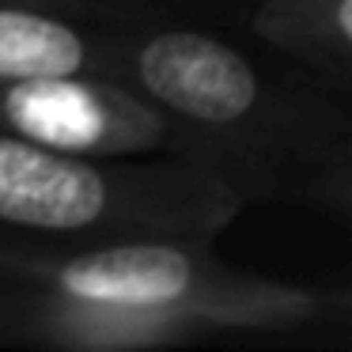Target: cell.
<instances>
[{
    "mask_svg": "<svg viewBox=\"0 0 352 352\" xmlns=\"http://www.w3.org/2000/svg\"><path fill=\"white\" fill-rule=\"evenodd\" d=\"M99 31L107 76L160 102L243 208L352 216V91L261 50L216 0H122Z\"/></svg>",
    "mask_w": 352,
    "mask_h": 352,
    "instance_id": "1",
    "label": "cell"
},
{
    "mask_svg": "<svg viewBox=\"0 0 352 352\" xmlns=\"http://www.w3.org/2000/svg\"><path fill=\"white\" fill-rule=\"evenodd\" d=\"M0 284L178 314L216 341L273 344L349 333V288L288 284L235 269L212 239H42L0 231Z\"/></svg>",
    "mask_w": 352,
    "mask_h": 352,
    "instance_id": "2",
    "label": "cell"
},
{
    "mask_svg": "<svg viewBox=\"0 0 352 352\" xmlns=\"http://www.w3.org/2000/svg\"><path fill=\"white\" fill-rule=\"evenodd\" d=\"M243 201L170 155L84 160L0 125V231L42 239H216Z\"/></svg>",
    "mask_w": 352,
    "mask_h": 352,
    "instance_id": "3",
    "label": "cell"
},
{
    "mask_svg": "<svg viewBox=\"0 0 352 352\" xmlns=\"http://www.w3.org/2000/svg\"><path fill=\"white\" fill-rule=\"evenodd\" d=\"M0 125L84 160L170 155L190 163L186 129L148 95L102 72L0 80Z\"/></svg>",
    "mask_w": 352,
    "mask_h": 352,
    "instance_id": "4",
    "label": "cell"
},
{
    "mask_svg": "<svg viewBox=\"0 0 352 352\" xmlns=\"http://www.w3.org/2000/svg\"><path fill=\"white\" fill-rule=\"evenodd\" d=\"M4 288L0 344L23 349H69V352H129V349H186L212 344L205 326L178 314L133 311L114 303L57 296L46 288Z\"/></svg>",
    "mask_w": 352,
    "mask_h": 352,
    "instance_id": "5",
    "label": "cell"
},
{
    "mask_svg": "<svg viewBox=\"0 0 352 352\" xmlns=\"http://www.w3.org/2000/svg\"><path fill=\"white\" fill-rule=\"evenodd\" d=\"M220 12L261 50L352 91V0H235Z\"/></svg>",
    "mask_w": 352,
    "mask_h": 352,
    "instance_id": "6",
    "label": "cell"
},
{
    "mask_svg": "<svg viewBox=\"0 0 352 352\" xmlns=\"http://www.w3.org/2000/svg\"><path fill=\"white\" fill-rule=\"evenodd\" d=\"M80 72L107 76L99 19L0 4V80L80 76Z\"/></svg>",
    "mask_w": 352,
    "mask_h": 352,
    "instance_id": "7",
    "label": "cell"
},
{
    "mask_svg": "<svg viewBox=\"0 0 352 352\" xmlns=\"http://www.w3.org/2000/svg\"><path fill=\"white\" fill-rule=\"evenodd\" d=\"M0 4H16V8H42V12H72V16L99 19L102 12L118 8L122 0H0Z\"/></svg>",
    "mask_w": 352,
    "mask_h": 352,
    "instance_id": "8",
    "label": "cell"
},
{
    "mask_svg": "<svg viewBox=\"0 0 352 352\" xmlns=\"http://www.w3.org/2000/svg\"><path fill=\"white\" fill-rule=\"evenodd\" d=\"M0 314H4V288H0Z\"/></svg>",
    "mask_w": 352,
    "mask_h": 352,
    "instance_id": "9",
    "label": "cell"
},
{
    "mask_svg": "<svg viewBox=\"0 0 352 352\" xmlns=\"http://www.w3.org/2000/svg\"><path fill=\"white\" fill-rule=\"evenodd\" d=\"M216 4H235V0H216Z\"/></svg>",
    "mask_w": 352,
    "mask_h": 352,
    "instance_id": "10",
    "label": "cell"
}]
</instances>
